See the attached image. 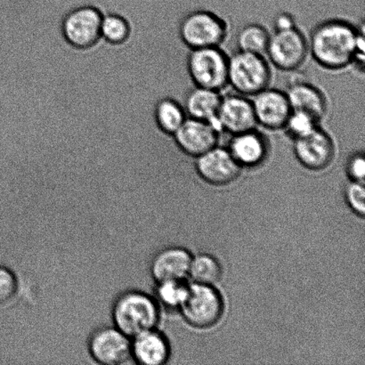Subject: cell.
<instances>
[{
    "label": "cell",
    "mask_w": 365,
    "mask_h": 365,
    "mask_svg": "<svg viewBox=\"0 0 365 365\" xmlns=\"http://www.w3.org/2000/svg\"><path fill=\"white\" fill-rule=\"evenodd\" d=\"M292 110H302L318 120L327 112V100L319 89L306 82H294L286 93Z\"/></svg>",
    "instance_id": "19"
},
{
    "label": "cell",
    "mask_w": 365,
    "mask_h": 365,
    "mask_svg": "<svg viewBox=\"0 0 365 365\" xmlns=\"http://www.w3.org/2000/svg\"><path fill=\"white\" fill-rule=\"evenodd\" d=\"M220 130L232 135L255 130L257 123L252 101L242 95H232L222 98L217 113Z\"/></svg>",
    "instance_id": "13"
},
{
    "label": "cell",
    "mask_w": 365,
    "mask_h": 365,
    "mask_svg": "<svg viewBox=\"0 0 365 365\" xmlns=\"http://www.w3.org/2000/svg\"><path fill=\"white\" fill-rule=\"evenodd\" d=\"M180 37L192 49L215 48L224 41L227 26L224 21L209 11H195L182 19Z\"/></svg>",
    "instance_id": "6"
},
{
    "label": "cell",
    "mask_w": 365,
    "mask_h": 365,
    "mask_svg": "<svg viewBox=\"0 0 365 365\" xmlns=\"http://www.w3.org/2000/svg\"><path fill=\"white\" fill-rule=\"evenodd\" d=\"M317 119L302 110H292L284 128L294 139L305 137L317 128Z\"/></svg>",
    "instance_id": "24"
},
{
    "label": "cell",
    "mask_w": 365,
    "mask_h": 365,
    "mask_svg": "<svg viewBox=\"0 0 365 365\" xmlns=\"http://www.w3.org/2000/svg\"><path fill=\"white\" fill-rule=\"evenodd\" d=\"M274 26L277 31L289 30L295 28L294 20L288 14H281L275 18Z\"/></svg>",
    "instance_id": "29"
},
{
    "label": "cell",
    "mask_w": 365,
    "mask_h": 365,
    "mask_svg": "<svg viewBox=\"0 0 365 365\" xmlns=\"http://www.w3.org/2000/svg\"><path fill=\"white\" fill-rule=\"evenodd\" d=\"M180 309L189 324L196 328H207L220 320L223 302L211 285L195 284L187 288Z\"/></svg>",
    "instance_id": "5"
},
{
    "label": "cell",
    "mask_w": 365,
    "mask_h": 365,
    "mask_svg": "<svg viewBox=\"0 0 365 365\" xmlns=\"http://www.w3.org/2000/svg\"><path fill=\"white\" fill-rule=\"evenodd\" d=\"M131 341V355L142 365H162L170 356L167 339L159 331L150 330L135 336Z\"/></svg>",
    "instance_id": "17"
},
{
    "label": "cell",
    "mask_w": 365,
    "mask_h": 365,
    "mask_svg": "<svg viewBox=\"0 0 365 365\" xmlns=\"http://www.w3.org/2000/svg\"><path fill=\"white\" fill-rule=\"evenodd\" d=\"M130 25L121 16L109 14L103 16L101 36L110 44L120 45L130 38Z\"/></svg>",
    "instance_id": "23"
},
{
    "label": "cell",
    "mask_w": 365,
    "mask_h": 365,
    "mask_svg": "<svg viewBox=\"0 0 365 365\" xmlns=\"http://www.w3.org/2000/svg\"><path fill=\"white\" fill-rule=\"evenodd\" d=\"M115 327L130 338L153 330L159 323L160 312L155 300L142 292L123 293L114 304Z\"/></svg>",
    "instance_id": "2"
},
{
    "label": "cell",
    "mask_w": 365,
    "mask_h": 365,
    "mask_svg": "<svg viewBox=\"0 0 365 365\" xmlns=\"http://www.w3.org/2000/svg\"><path fill=\"white\" fill-rule=\"evenodd\" d=\"M191 262L192 257L187 250L182 248L163 250L153 260V277L158 282L182 281L189 274Z\"/></svg>",
    "instance_id": "15"
},
{
    "label": "cell",
    "mask_w": 365,
    "mask_h": 365,
    "mask_svg": "<svg viewBox=\"0 0 365 365\" xmlns=\"http://www.w3.org/2000/svg\"><path fill=\"white\" fill-rule=\"evenodd\" d=\"M252 103L257 123L271 130L284 128L292 113L285 93L267 88L254 95Z\"/></svg>",
    "instance_id": "11"
},
{
    "label": "cell",
    "mask_w": 365,
    "mask_h": 365,
    "mask_svg": "<svg viewBox=\"0 0 365 365\" xmlns=\"http://www.w3.org/2000/svg\"><path fill=\"white\" fill-rule=\"evenodd\" d=\"M349 173L353 180L362 182L365 175V162L363 155L352 157L349 163Z\"/></svg>",
    "instance_id": "28"
},
{
    "label": "cell",
    "mask_w": 365,
    "mask_h": 365,
    "mask_svg": "<svg viewBox=\"0 0 365 365\" xmlns=\"http://www.w3.org/2000/svg\"><path fill=\"white\" fill-rule=\"evenodd\" d=\"M228 150L241 167L259 165L268 152L266 138L255 130L234 135Z\"/></svg>",
    "instance_id": "16"
},
{
    "label": "cell",
    "mask_w": 365,
    "mask_h": 365,
    "mask_svg": "<svg viewBox=\"0 0 365 365\" xmlns=\"http://www.w3.org/2000/svg\"><path fill=\"white\" fill-rule=\"evenodd\" d=\"M178 148L190 156L199 157L217 146V130L206 121L185 119L174 135Z\"/></svg>",
    "instance_id": "14"
},
{
    "label": "cell",
    "mask_w": 365,
    "mask_h": 365,
    "mask_svg": "<svg viewBox=\"0 0 365 365\" xmlns=\"http://www.w3.org/2000/svg\"><path fill=\"white\" fill-rule=\"evenodd\" d=\"M346 199L350 207L356 213L363 217L365 211V191L362 184L359 182H353L346 188Z\"/></svg>",
    "instance_id": "27"
},
{
    "label": "cell",
    "mask_w": 365,
    "mask_h": 365,
    "mask_svg": "<svg viewBox=\"0 0 365 365\" xmlns=\"http://www.w3.org/2000/svg\"><path fill=\"white\" fill-rule=\"evenodd\" d=\"M314 60L330 70L343 69L355 62L364 63V34L342 21H328L318 25L309 46Z\"/></svg>",
    "instance_id": "1"
},
{
    "label": "cell",
    "mask_w": 365,
    "mask_h": 365,
    "mask_svg": "<svg viewBox=\"0 0 365 365\" xmlns=\"http://www.w3.org/2000/svg\"><path fill=\"white\" fill-rule=\"evenodd\" d=\"M159 284L157 294L160 302L168 307H180L187 292V287L182 281L163 282Z\"/></svg>",
    "instance_id": "25"
},
{
    "label": "cell",
    "mask_w": 365,
    "mask_h": 365,
    "mask_svg": "<svg viewBox=\"0 0 365 365\" xmlns=\"http://www.w3.org/2000/svg\"><path fill=\"white\" fill-rule=\"evenodd\" d=\"M271 70L263 56L239 50L228 58V83L242 96H254L268 88Z\"/></svg>",
    "instance_id": "3"
},
{
    "label": "cell",
    "mask_w": 365,
    "mask_h": 365,
    "mask_svg": "<svg viewBox=\"0 0 365 365\" xmlns=\"http://www.w3.org/2000/svg\"><path fill=\"white\" fill-rule=\"evenodd\" d=\"M309 49L305 36L292 28L270 36L267 53L278 69L293 71L305 62Z\"/></svg>",
    "instance_id": "8"
},
{
    "label": "cell",
    "mask_w": 365,
    "mask_h": 365,
    "mask_svg": "<svg viewBox=\"0 0 365 365\" xmlns=\"http://www.w3.org/2000/svg\"><path fill=\"white\" fill-rule=\"evenodd\" d=\"M221 267L216 259L209 255H200L192 259L189 274L196 284L212 285L221 277Z\"/></svg>",
    "instance_id": "22"
},
{
    "label": "cell",
    "mask_w": 365,
    "mask_h": 365,
    "mask_svg": "<svg viewBox=\"0 0 365 365\" xmlns=\"http://www.w3.org/2000/svg\"><path fill=\"white\" fill-rule=\"evenodd\" d=\"M241 168L229 150L217 146L197 157V171L211 185H224L235 181L241 173Z\"/></svg>",
    "instance_id": "12"
},
{
    "label": "cell",
    "mask_w": 365,
    "mask_h": 365,
    "mask_svg": "<svg viewBox=\"0 0 365 365\" xmlns=\"http://www.w3.org/2000/svg\"><path fill=\"white\" fill-rule=\"evenodd\" d=\"M294 153L307 169L321 170L334 159V143L327 132L317 128L305 137L294 139Z\"/></svg>",
    "instance_id": "10"
},
{
    "label": "cell",
    "mask_w": 365,
    "mask_h": 365,
    "mask_svg": "<svg viewBox=\"0 0 365 365\" xmlns=\"http://www.w3.org/2000/svg\"><path fill=\"white\" fill-rule=\"evenodd\" d=\"M270 35L259 24H249L240 31L237 45L241 51L257 53L263 56L267 53Z\"/></svg>",
    "instance_id": "21"
},
{
    "label": "cell",
    "mask_w": 365,
    "mask_h": 365,
    "mask_svg": "<svg viewBox=\"0 0 365 365\" xmlns=\"http://www.w3.org/2000/svg\"><path fill=\"white\" fill-rule=\"evenodd\" d=\"M187 68L196 87L220 91L228 84V58L218 46L192 49Z\"/></svg>",
    "instance_id": "4"
},
{
    "label": "cell",
    "mask_w": 365,
    "mask_h": 365,
    "mask_svg": "<svg viewBox=\"0 0 365 365\" xmlns=\"http://www.w3.org/2000/svg\"><path fill=\"white\" fill-rule=\"evenodd\" d=\"M222 98L213 89L196 87L185 98V112L192 119L206 121L218 131L217 113Z\"/></svg>",
    "instance_id": "18"
},
{
    "label": "cell",
    "mask_w": 365,
    "mask_h": 365,
    "mask_svg": "<svg viewBox=\"0 0 365 365\" xmlns=\"http://www.w3.org/2000/svg\"><path fill=\"white\" fill-rule=\"evenodd\" d=\"M103 14L98 7L83 5L70 11L64 18L62 30L68 44L77 49H88L98 44L101 36Z\"/></svg>",
    "instance_id": "7"
},
{
    "label": "cell",
    "mask_w": 365,
    "mask_h": 365,
    "mask_svg": "<svg viewBox=\"0 0 365 365\" xmlns=\"http://www.w3.org/2000/svg\"><path fill=\"white\" fill-rule=\"evenodd\" d=\"M17 291L18 281L16 274L9 268L0 267V305L13 300Z\"/></svg>",
    "instance_id": "26"
},
{
    "label": "cell",
    "mask_w": 365,
    "mask_h": 365,
    "mask_svg": "<svg viewBox=\"0 0 365 365\" xmlns=\"http://www.w3.org/2000/svg\"><path fill=\"white\" fill-rule=\"evenodd\" d=\"M185 119V110L173 99H163L156 106V123L164 133L174 135Z\"/></svg>",
    "instance_id": "20"
},
{
    "label": "cell",
    "mask_w": 365,
    "mask_h": 365,
    "mask_svg": "<svg viewBox=\"0 0 365 365\" xmlns=\"http://www.w3.org/2000/svg\"><path fill=\"white\" fill-rule=\"evenodd\" d=\"M88 349L93 359L100 364L120 365L132 359L130 337L116 327L95 331Z\"/></svg>",
    "instance_id": "9"
}]
</instances>
